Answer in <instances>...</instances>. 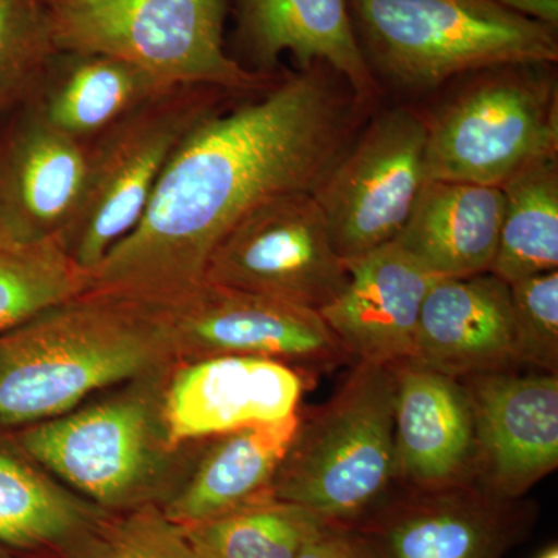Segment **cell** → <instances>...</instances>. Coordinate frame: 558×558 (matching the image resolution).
<instances>
[{
	"label": "cell",
	"instance_id": "cell-28",
	"mask_svg": "<svg viewBox=\"0 0 558 558\" xmlns=\"http://www.w3.org/2000/svg\"><path fill=\"white\" fill-rule=\"evenodd\" d=\"M520 365L558 373V270L509 284Z\"/></svg>",
	"mask_w": 558,
	"mask_h": 558
},
{
	"label": "cell",
	"instance_id": "cell-32",
	"mask_svg": "<svg viewBox=\"0 0 558 558\" xmlns=\"http://www.w3.org/2000/svg\"><path fill=\"white\" fill-rule=\"evenodd\" d=\"M537 558H558L557 545L549 546V548L543 550Z\"/></svg>",
	"mask_w": 558,
	"mask_h": 558
},
{
	"label": "cell",
	"instance_id": "cell-9",
	"mask_svg": "<svg viewBox=\"0 0 558 558\" xmlns=\"http://www.w3.org/2000/svg\"><path fill=\"white\" fill-rule=\"evenodd\" d=\"M138 301L159 323L174 363L250 355L319 373L352 360L319 312L288 301L205 279L171 295Z\"/></svg>",
	"mask_w": 558,
	"mask_h": 558
},
{
	"label": "cell",
	"instance_id": "cell-31",
	"mask_svg": "<svg viewBox=\"0 0 558 558\" xmlns=\"http://www.w3.org/2000/svg\"><path fill=\"white\" fill-rule=\"evenodd\" d=\"M497 2L505 9L548 25L554 31L558 28V0H497Z\"/></svg>",
	"mask_w": 558,
	"mask_h": 558
},
{
	"label": "cell",
	"instance_id": "cell-17",
	"mask_svg": "<svg viewBox=\"0 0 558 558\" xmlns=\"http://www.w3.org/2000/svg\"><path fill=\"white\" fill-rule=\"evenodd\" d=\"M234 14L242 68L275 75L279 58L289 53L299 70L325 62L360 100H379V81L360 50L348 0H234Z\"/></svg>",
	"mask_w": 558,
	"mask_h": 558
},
{
	"label": "cell",
	"instance_id": "cell-34",
	"mask_svg": "<svg viewBox=\"0 0 558 558\" xmlns=\"http://www.w3.org/2000/svg\"><path fill=\"white\" fill-rule=\"evenodd\" d=\"M20 558H53V557L35 556V554H27V556H20Z\"/></svg>",
	"mask_w": 558,
	"mask_h": 558
},
{
	"label": "cell",
	"instance_id": "cell-19",
	"mask_svg": "<svg viewBox=\"0 0 558 558\" xmlns=\"http://www.w3.org/2000/svg\"><path fill=\"white\" fill-rule=\"evenodd\" d=\"M399 486L475 481V428L464 385L413 360L392 363Z\"/></svg>",
	"mask_w": 558,
	"mask_h": 558
},
{
	"label": "cell",
	"instance_id": "cell-10",
	"mask_svg": "<svg viewBox=\"0 0 558 558\" xmlns=\"http://www.w3.org/2000/svg\"><path fill=\"white\" fill-rule=\"evenodd\" d=\"M427 116L402 106L366 121L314 193L343 260L387 245L427 182Z\"/></svg>",
	"mask_w": 558,
	"mask_h": 558
},
{
	"label": "cell",
	"instance_id": "cell-5",
	"mask_svg": "<svg viewBox=\"0 0 558 558\" xmlns=\"http://www.w3.org/2000/svg\"><path fill=\"white\" fill-rule=\"evenodd\" d=\"M395 366L357 362L339 391L300 417L271 497L354 527L398 488Z\"/></svg>",
	"mask_w": 558,
	"mask_h": 558
},
{
	"label": "cell",
	"instance_id": "cell-22",
	"mask_svg": "<svg viewBox=\"0 0 558 558\" xmlns=\"http://www.w3.org/2000/svg\"><path fill=\"white\" fill-rule=\"evenodd\" d=\"M301 414L223 433L202 442L180 486L161 506L180 524L202 523L270 494L299 429Z\"/></svg>",
	"mask_w": 558,
	"mask_h": 558
},
{
	"label": "cell",
	"instance_id": "cell-21",
	"mask_svg": "<svg viewBox=\"0 0 558 558\" xmlns=\"http://www.w3.org/2000/svg\"><path fill=\"white\" fill-rule=\"evenodd\" d=\"M505 215L499 186L427 180L396 244L439 278L487 274Z\"/></svg>",
	"mask_w": 558,
	"mask_h": 558
},
{
	"label": "cell",
	"instance_id": "cell-7",
	"mask_svg": "<svg viewBox=\"0 0 558 558\" xmlns=\"http://www.w3.org/2000/svg\"><path fill=\"white\" fill-rule=\"evenodd\" d=\"M238 98L218 87L178 86L92 140L83 199L58 236L81 269L90 275L132 233L182 140Z\"/></svg>",
	"mask_w": 558,
	"mask_h": 558
},
{
	"label": "cell",
	"instance_id": "cell-18",
	"mask_svg": "<svg viewBox=\"0 0 558 558\" xmlns=\"http://www.w3.org/2000/svg\"><path fill=\"white\" fill-rule=\"evenodd\" d=\"M410 360L454 379L520 366L508 282L490 271L439 278L422 304Z\"/></svg>",
	"mask_w": 558,
	"mask_h": 558
},
{
	"label": "cell",
	"instance_id": "cell-8",
	"mask_svg": "<svg viewBox=\"0 0 558 558\" xmlns=\"http://www.w3.org/2000/svg\"><path fill=\"white\" fill-rule=\"evenodd\" d=\"M550 68L510 64L470 73L468 86L427 116V180L501 186L529 161L558 154Z\"/></svg>",
	"mask_w": 558,
	"mask_h": 558
},
{
	"label": "cell",
	"instance_id": "cell-24",
	"mask_svg": "<svg viewBox=\"0 0 558 558\" xmlns=\"http://www.w3.org/2000/svg\"><path fill=\"white\" fill-rule=\"evenodd\" d=\"M505 215L490 274L512 284L558 267V154L537 157L501 186Z\"/></svg>",
	"mask_w": 558,
	"mask_h": 558
},
{
	"label": "cell",
	"instance_id": "cell-20",
	"mask_svg": "<svg viewBox=\"0 0 558 558\" xmlns=\"http://www.w3.org/2000/svg\"><path fill=\"white\" fill-rule=\"evenodd\" d=\"M112 517L54 480L0 432V545L21 556L90 558Z\"/></svg>",
	"mask_w": 558,
	"mask_h": 558
},
{
	"label": "cell",
	"instance_id": "cell-30",
	"mask_svg": "<svg viewBox=\"0 0 558 558\" xmlns=\"http://www.w3.org/2000/svg\"><path fill=\"white\" fill-rule=\"evenodd\" d=\"M295 558H374L352 529L328 524Z\"/></svg>",
	"mask_w": 558,
	"mask_h": 558
},
{
	"label": "cell",
	"instance_id": "cell-27",
	"mask_svg": "<svg viewBox=\"0 0 558 558\" xmlns=\"http://www.w3.org/2000/svg\"><path fill=\"white\" fill-rule=\"evenodd\" d=\"M58 51L46 0H0V113L32 97Z\"/></svg>",
	"mask_w": 558,
	"mask_h": 558
},
{
	"label": "cell",
	"instance_id": "cell-14",
	"mask_svg": "<svg viewBox=\"0 0 558 558\" xmlns=\"http://www.w3.org/2000/svg\"><path fill=\"white\" fill-rule=\"evenodd\" d=\"M303 373L277 360L220 355L170 366L163 417L175 447L300 413Z\"/></svg>",
	"mask_w": 558,
	"mask_h": 558
},
{
	"label": "cell",
	"instance_id": "cell-29",
	"mask_svg": "<svg viewBox=\"0 0 558 558\" xmlns=\"http://www.w3.org/2000/svg\"><path fill=\"white\" fill-rule=\"evenodd\" d=\"M90 558H197L180 524L160 506L113 513Z\"/></svg>",
	"mask_w": 558,
	"mask_h": 558
},
{
	"label": "cell",
	"instance_id": "cell-15",
	"mask_svg": "<svg viewBox=\"0 0 558 558\" xmlns=\"http://www.w3.org/2000/svg\"><path fill=\"white\" fill-rule=\"evenodd\" d=\"M87 167L89 143L20 106L0 134V240H58L83 199Z\"/></svg>",
	"mask_w": 558,
	"mask_h": 558
},
{
	"label": "cell",
	"instance_id": "cell-12",
	"mask_svg": "<svg viewBox=\"0 0 558 558\" xmlns=\"http://www.w3.org/2000/svg\"><path fill=\"white\" fill-rule=\"evenodd\" d=\"M537 506L499 497L478 481L398 486L355 524L374 558H502L529 538Z\"/></svg>",
	"mask_w": 558,
	"mask_h": 558
},
{
	"label": "cell",
	"instance_id": "cell-3",
	"mask_svg": "<svg viewBox=\"0 0 558 558\" xmlns=\"http://www.w3.org/2000/svg\"><path fill=\"white\" fill-rule=\"evenodd\" d=\"M168 369L101 392L61 416L5 433L54 480L106 512L161 508L204 442H171L163 417Z\"/></svg>",
	"mask_w": 558,
	"mask_h": 558
},
{
	"label": "cell",
	"instance_id": "cell-16",
	"mask_svg": "<svg viewBox=\"0 0 558 558\" xmlns=\"http://www.w3.org/2000/svg\"><path fill=\"white\" fill-rule=\"evenodd\" d=\"M344 263L347 286L319 311L328 328L357 362L411 359L422 304L439 277L396 242Z\"/></svg>",
	"mask_w": 558,
	"mask_h": 558
},
{
	"label": "cell",
	"instance_id": "cell-11",
	"mask_svg": "<svg viewBox=\"0 0 558 558\" xmlns=\"http://www.w3.org/2000/svg\"><path fill=\"white\" fill-rule=\"evenodd\" d=\"M348 267L312 193L279 194L242 216L209 255L205 281L322 311Z\"/></svg>",
	"mask_w": 558,
	"mask_h": 558
},
{
	"label": "cell",
	"instance_id": "cell-4",
	"mask_svg": "<svg viewBox=\"0 0 558 558\" xmlns=\"http://www.w3.org/2000/svg\"><path fill=\"white\" fill-rule=\"evenodd\" d=\"M348 9L373 75L405 90H433L499 65L558 61L557 31L497 0H348Z\"/></svg>",
	"mask_w": 558,
	"mask_h": 558
},
{
	"label": "cell",
	"instance_id": "cell-26",
	"mask_svg": "<svg viewBox=\"0 0 558 558\" xmlns=\"http://www.w3.org/2000/svg\"><path fill=\"white\" fill-rule=\"evenodd\" d=\"M90 289L58 240L20 244L0 240V333Z\"/></svg>",
	"mask_w": 558,
	"mask_h": 558
},
{
	"label": "cell",
	"instance_id": "cell-2",
	"mask_svg": "<svg viewBox=\"0 0 558 558\" xmlns=\"http://www.w3.org/2000/svg\"><path fill=\"white\" fill-rule=\"evenodd\" d=\"M171 365L142 301L89 289L0 333V432L61 416Z\"/></svg>",
	"mask_w": 558,
	"mask_h": 558
},
{
	"label": "cell",
	"instance_id": "cell-25",
	"mask_svg": "<svg viewBox=\"0 0 558 558\" xmlns=\"http://www.w3.org/2000/svg\"><path fill=\"white\" fill-rule=\"evenodd\" d=\"M326 526L310 510L267 494L182 527L197 558H295Z\"/></svg>",
	"mask_w": 558,
	"mask_h": 558
},
{
	"label": "cell",
	"instance_id": "cell-13",
	"mask_svg": "<svg viewBox=\"0 0 558 558\" xmlns=\"http://www.w3.org/2000/svg\"><path fill=\"white\" fill-rule=\"evenodd\" d=\"M475 428V476L520 499L558 465V373L490 371L459 379Z\"/></svg>",
	"mask_w": 558,
	"mask_h": 558
},
{
	"label": "cell",
	"instance_id": "cell-33",
	"mask_svg": "<svg viewBox=\"0 0 558 558\" xmlns=\"http://www.w3.org/2000/svg\"><path fill=\"white\" fill-rule=\"evenodd\" d=\"M21 554L14 553L5 546L0 545V558H20Z\"/></svg>",
	"mask_w": 558,
	"mask_h": 558
},
{
	"label": "cell",
	"instance_id": "cell-1",
	"mask_svg": "<svg viewBox=\"0 0 558 558\" xmlns=\"http://www.w3.org/2000/svg\"><path fill=\"white\" fill-rule=\"evenodd\" d=\"M236 101L182 140L138 226L92 271V290L153 300L202 281L213 250L250 209L317 191L373 108L325 62Z\"/></svg>",
	"mask_w": 558,
	"mask_h": 558
},
{
	"label": "cell",
	"instance_id": "cell-23",
	"mask_svg": "<svg viewBox=\"0 0 558 558\" xmlns=\"http://www.w3.org/2000/svg\"><path fill=\"white\" fill-rule=\"evenodd\" d=\"M174 87L119 58L58 51L24 105L54 130L90 143Z\"/></svg>",
	"mask_w": 558,
	"mask_h": 558
},
{
	"label": "cell",
	"instance_id": "cell-6",
	"mask_svg": "<svg viewBox=\"0 0 558 558\" xmlns=\"http://www.w3.org/2000/svg\"><path fill=\"white\" fill-rule=\"evenodd\" d=\"M46 7L58 50L119 58L172 86L248 97L281 76L250 72L227 54V0H46Z\"/></svg>",
	"mask_w": 558,
	"mask_h": 558
}]
</instances>
